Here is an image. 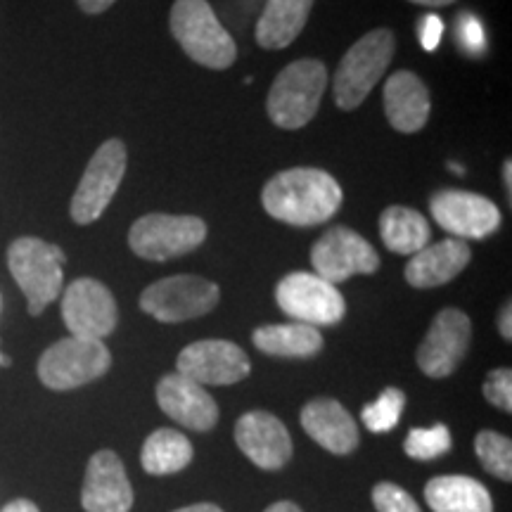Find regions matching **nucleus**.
Here are the masks:
<instances>
[{
	"label": "nucleus",
	"mask_w": 512,
	"mask_h": 512,
	"mask_svg": "<svg viewBox=\"0 0 512 512\" xmlns=\"http://www.w3.org/2000/svg\"><path fill=\"white\" fill-rule=\"evenodd\" d=\"M0 512H41V510H38L31 501H27V498H17V501L8 503Z\"/></svg>",
	"instance_id": "36"
},
{
	"label": "nucleus",
	"mask_w": 512,
	"mask_h": 512,
	"mask_svg": "<svg viewBox=\"0 0 512 512\" xmlns=\"http://www.w3.org/2000/svg\"><path fill=\"white\" fill-rule=\"evenodd\" d=\"M482 392L491 406L501 408V411H512V373L508 368L491 370L489 377L484 380Z\"/></svg>",
	"instance_id": "31"
},
{
	"label": "nucleus",
	"mask_w": 512,
	"mask_h": 512,
	"mask_svg": "<svg viewBox=\"0 0 512 512\" xmlns=\"http://www.w3.org/2000/svg\"><path fill=\"white\" fill-rule=\"evenodd\" d=\"M192 456H195V451H192L190 439L185 434L162 427L147 437L143 453H140V465L155 477L174 475L192 463Z\"/></svg>",
	"instance_id": "26"
},
{
	"label": "nucleus",
	"mask_w": 512,
	"mask_h": 512,
	"mask_svg": "<svg viewBox=\"0 0 512 512\" xmlns=\"http://www.w3.org/2000/svg\"><path fill=\"white\" fill-rule=\"evenodd\" d=\"M394 50L396 38L389 29H375L358 38L347 50V55L342 57L335 72V81H332L339 110L351 112L361 107V102L368 98L375 83L382 79L392 64Z\"/></svg>",
	"instance_id": "5"
},
{
	"label": "nucleus",
	"mask_w": 512,
	"mask_h": 512,
	"mask_svg": "<svg viewBox=\"0 0 512 512\" xmlns=\"http://www.w3.org/2000/svg\"><path fill=\"white\" fill-rule=\"evenodd\" d=\"M403 408H406V394H403L401 389L389 387L380 394V399L368 403V406L363 408L361 420L370 432L382 434L394 430V427L399 425Z\"/></svg>",
	"instance_id": "28"
},
{
	"label": "nucleus",
	"mask_w": 512,
	"mask_h": 512,
	"mask_svg": "<svg viewBox=\"0 0 512 512\" xmlns=\"http://www.w3.org/2000/svg\"><path fill=\"white\" fill-rule=\"evenodd\" d=\"M0 366H3V354H0Z\"/></svg>",
	"instance_id": "42"
},
{
	"label": "nucleus",
	"mask_w": 512,
	"mask_h": 512,
	"mask_svg": "<svg viewBox=\"0 0 512 512\" xmlns=\"http://www.w3.org/2000/svg\"><path fill=\"white\" fill-rule=\"evenodd\" d=\"M498 332H501L508 342L512 339V306H510V302L503 306L501 316H498Z\"/></svg>",
	"instance_id": "35"
},
{
	"label": "nucleus",
	"mask_w": 512,
	"mask_h": 512,
	"mask_svg": "<svg viewBox=\"0 0 512 512\" xmlns=\"http://www.w3.org/2000/svg\"><path fill=\"white\" fill-rule=\"evenodd\" d=\"M472 323L460 309H444L437 313L418 347V366L427 377L441 380L456 373L470 349Z\"/></svg>",
	"instance_id": "14"
},
{
	"label": "nucleus",
	"mask_w": 512,
	"mask_h": 512,
	"mask_svg": "<svg viewBox=\"0 0 512 512\" xmlns=\"http://www.w3.org/2000/svg\"><path fill=\"white\" fill-rule=\"evenodd\" d=\"M342 188L328 171L297 166L275 174L261 192L268 216L290 226H320L342 207Z\"/></svg>",
	"instance_id": "1"
},
{
	"label": "nucleus",
	"mask_w": 512,
	"mask_h": 512,
	"mask_svg": "<svg viewBox=\"0 0 512 512\" xmlns=\"http://www.w3.org/2000/svg\"><path fill=\"white\" fill-rule=\"evenodd\" d=\"M174 512H223V510L214 503H197V505H188V508H178Z\"/></svg>",
	"instance_id": "37"
},
{
	"label": "nucleus",
	"mask_w": 512,
	"mask_h": 512,
	"mask_svg": "<svg viewBox=\"0 0 512 512\" xmlns=\"http://www.w3.org/2000/svg\"><path fill=\"white\" fill-rule=\"evenodd\" d=\"M67 256L41 238H17L8 249V268L27 297L31 316H41L62 294Z\"/></svg>",
	"instance_id": "3"
},
{
	"label": "nucleus",
	"mask_w": 512,
	"mask_h": 512,
	"mask_svg": "<svg viewBox=\"0 0 512 512\" xmlns=\"http://www.w3.org/2000/svg\"><path fill=\"white\" fill-rule=\"evenodd\" d=\"M408 3L425 5V8H446V5H453L456 0H408Z\"/></svg>",
	"instance_id": "39"
},
{
	"label": "nucleus",
	"mask_w": 512,
	"mask_h": 512,
	"mask_svg": "<svg viewBox=\"0 0 512 512\" xmlns=\"http://www.w3.org/2000/svg\"><path fill=\"white\" fill-rule=\"evenodd\" d=\"M470 259L472 252L465 240H441L413 254L403 273H406L408 285L418 287V290H430V287L446 285L458 278L470 264Z\"/></svg>",
	"instance_id": "20"
},
{
	"label": "nucleus",
	"mask_w": 512,
	"mask_h": 512,
	"mask_svg": "<svg viewBox=\"0 0 512 512\" xmlns=\"http://www.w3.org/2000/svg\"><path fill=\"white\" fill-rule=\"evenodd\" d=\"M328 88V69L318 60H297L275 76L266 110L275 126L297 131L318 114L320 98Z\"/></svg>",
	"instance_id": "4"
},
{
	"label": "nucleus",
	"mask_w": 512,
	"mask_h": 512,
	"mask_svg": "<svg viewBox=\"0 0 512 512\" xmlns=\"http://www.w3.org/2000/svg\"><path fill=\"white\" fill-rule=\"evenodd\" d=\"M157 403L185 430L209 432L219 422V406L202 384L181 373L164 375L157 384Z\"/></svg>",
	"instance_id": "17"
},
{
	"label": "nucleus",
	"mask_w": 512,
	"mask_h": 512,
	"mask_svg": "<svg viewBox=\"0 0 512 512\" xmlns=\"http://www.w3.org/2000/svg\"><path fill=\"white\" fill-rule=\"evenodd\" d=\"M441 34H444V22L437 15L422 17L420 22V43L427 53H434L441 41Z\"/></svg>",
	"instance_id": "33"
},
{
	"label": "nucleus",
	"mask_w": 512,
	"mask_h": 512,
	"mask_svg": "<svg viewBox=\"0 0 512 512\" xmlns=\"http://www.w3.org/2000/svg\"><path fill=\"white\" fill-rule=\"evenodd\" d=\"M403 451L415 460H434L451 451V432L446 425H434L430 430L415 427L403 441Z\"/></svg>",
	"instance_id": "29"
},
{
	"label": "nucleus",
	"mask_w": 512,
	"mask_h": 512,
	"mask_svg": "<svg viewBox=\"0 0 512 512\" xmlns=\"http://www.w3.org/2000/svg\"><path fill=\"white\" fill-rule=\"evenodd\" d=\"M380 235L384 247L392 249L394 254L413 256L430 245L432 228L420 211L394 204L382 211Z\"/></svg>",
	"instance_id": "24"
},
{
	"label": "nucleus",
	"mask_w": 512,
	"mask_h": 512,
	"mask_svg": "<svg viewBox=\"0 0 512 512\" xmlns=\"http://www.w3.org/2000/svg\"><path fill=\"white\" fill-rule=\"evenodd\" d=\"M171 34L190 60L209 69H228L238 60V46L219 22L207 0H176L171 8Z\"/></svg>",
	"instance_id": "2"
},
{
	"label": "nucleus",
	"mask_w": 512,
	"mask_h": 512,
	"mask_svg": "<svg viewBox=\"0 0 512 512\" xmlns=\"http://www.w3.org/2000/svg\"><path fill=\"white\" fill-rule=\"evenodd\" d=\"M81 505L86 512H128L133 505V489L126 467L114 451H98L88 460L83 479Z\"/></svg>",
	"instance_id": "18"
},
{
	"label": "nucleus",
	"mask_w": 512,
	"mask_h": 512,
	"mask_svg": "<svg viewBox=\"0 0 512 512\" xmlns=\"http://www.w3.org/2000/svg\"><path fill=\"white\" fill-rule=\"evenodd\" d=\"M126 174V145L121 140L112 138L102 143L86 171H83L79 188L72 197V219L79 226H91L98 221L105 209L110 207L112 197L117 195L121 181Z\"/></svg>",
	"instance_id": "8"
},
{
	"label": "nucleus",
	"mask_w": 512,
	"mask_h": 512,
	"mask_svg": "<svg viewBox=\"0 0 512 512\" xmlns=\"http://www.w3.org/2000/svg\"><path fill=\"white\" fill-rule=\"evenodd\" d=\"M235 444L261 470L275 472L292 458V437L283 420L266 411H249L235 425Z\"/></svg>",
	"instance_id": "16"
},
{
	"label": "nucleus",
	"mask_w": 512,
	"mask_h": 512,
	"mask_svg": "<svg viewBox=\"0 0 512 512\" xmlns=\"http://www.w3.org/2000/svg\"><path fill=\"white\" fill-rule=\"evenodd\" d=\"M460 38H463L465 48L470 50V53H482L486 46L482 24H479L477 17L472 15L460 17Z\"/></svg>",
	"instance_id": "32"
},
{
	"label": "nucleus",
	"mask_w": 512,
	"mask_h": 512,
	"mask_svg": "<svg viewBox=\"0 0 512 512\" xmlns=\"http://www.w3.org/2000/svg\"><path fill=\"white\" fill-rule=\"evenodd\" d=\"M316 0H266L256 22V43L264 50H283L302 34Z\"/></svg>",
	"instance_id": "22"
},
{
	"label": "nucleus",
	"mask_w": 512,
	"mask_h": 512,
	"mask_svg": "<svg viewBox=\"0 0 512 512\" xmlns=\"http://www.w3.org/2000/svg\"><path fill=\"white\" fill-rule=\"evenodd\" d=\"M316 275L328 283H344L351 275H370L380 268L375 247L347 226H335L311 247Z\"/></svg>",
	"instance_id": "11"
},
{
	"label": "nucleus",
	"mask_w": 512,
	"mask_h": 512,
	"mask_svg": "<svg viewBox=\"0 0 512 512\" xmlns=\"http://www.w3.org/2000/svg\"><path fill=\"white\" fill-rule=\"evenodd\" d=\"M432 219L458 240H484L501 228V209L489 197L465 190H441L430 200Z\"/></svg>",
	"instance_id": "13"
},
{
	"label": "nucleus",
	"mask_w": 512,
	"mask_h": 512,
	"mask_svg": "<svg viewBox=\"0 0 512 512\" xmlns=\"http://www.w3.org/2000/svg\"><path fill=\"white\" fill-rule=\"evenodd\" d=\"M252 342L264 354L283 358H309L323 349V335L318 328L304 323L264 325V328L254 330Z\"/></svg>",
	"instance_id": "25"
},
{
	"label": "nucleus",
	"mask_w": 512,
	"mask_h": 512,
	"mask_svg": "<svg viewBox=\"0 0 512 512\" xmlns=\"http://www.w3.org/2000/svg\"><path fill=\"white\" fill-rule=\"evenodd\" d=\"M207 238V226L197 216L147 214L128 230L133 254L147 261H169L197 249Z\"/></svg>",
	"instance_id": "9"
},
{
	"label": "nucleus",
	"mask_w": 512,
	"mask_h": 512,
	"mask_svg": "<svg viewBox=\"0 0 512 512\" xmlns=\"http://www.w3.org/2000/svg\"><path fill=\"white\" fill-rule=\"evenodd\" d=\"M430 110V91L418 74L396 72L384 83V114L399 133H418Z\"/></svg>",
	"instance_id": "21"
},
{
	"label": "nucleus",
	"mask_w": 512,
	"mask_h": 512,
	"mask_svg": "<svg viewBox=\"0 0 512 512\" xmlns=\"http://www.w3.org/2000/svg\"><path fill=\"white\" fill-rule=\"evenodd\" d=\"M475 451L479 463L486 472L510 482L512 479V441L494 430H482L475 439Z\"/></svg>",
	"instance_id": "27"
},
{
	"label": "nucleus",
	"mask_w": 512,
	"mask_h": 512,
	"mask_svg": "<svg viewBox=\"0 0 512 512\" xmlns=\"http://www.w3.org/2000/svg\"><path fill=\"white\" fill-rule=\"evenodd\" d=\"M425 498L434 512H494L489 489L463 475L434 477L425 486Z\"/></svg>",
	"instance_id": "23"
},
{
	"label": "nucleus",
	"mask_w": 512,
	"mask_h": 512,
	"mask_svg": "<svg viewBox=\"0 0 512 512\" xmlns=\"http://www.w3.org/2000/svg\"><path fill=\"white\" fill-rule=\"evenodd\" d=\"M448 169H451L453 174H458V176H463V174H465V169H460V166H458L456 162H451V164H448Z\"/></svg>",
	"instance_id": "41"
},
{
	"label": "nucleus",
	"mask_w": 512,
	"mask_h": 512,
	"mask_svg": "<svg viewBox=\"0 0 512 512\" xmlns=\"http://www.w3.org/2000/svg\"><path fill=\"white\" fill-rule=\"evenodd\" d=\"M79 8L86 12V15H102L105 10H110L117 0H76Z\"/></svg>",
	"instance_id": "34"
},
{
	"label": "nucleus",
	"mask_w": 512,
	"mask_h": 512,
	"mask_svg": "<svg viewBox=\"0 0 512 512\" xmlns=\"http://www.w3.org/2000/svg\"><path fill=\"white\" fill-rule=\"evenodd\" d=\"M62 320L74 337L105 339L119 323L112 292L93 278H79L62 294Z\"/></svg>",
	"instance_id": "12"
},
{
	"label": "nucleus",
	"mask_w": 512,
	"mask_h": 512,
	"mask_svg": "<svg viewBox=\"0 0 512 512\" xmlns=\"http://www.w3.org/2000/svg\"><path fill=\"white\" fill-rule=\"evenodd\" d=\"M176 368L178 373L202 387L204 384L226 387V384L245 380L252 370V363L238 344L226 342V339H202L178 354Z\"/></svg>",
	"instance_id": "15"
},
{
	"label": "nucleus",
	"mask_w": 512,
	"mask_h": 512,
	"mask_svg": "<svg viewBox=\"0 0 512 512\" xmlns=\"http://www.w3.org/2000/svg\"><path fill=\"white\" fill-rule=\"evenodd\" d=\"M275 302L287 316L311 328L337 325L347 313L342 292L316 273L285 275L275 287Z\"/></svg>",
	"instance_id": "10"
},
{
	"label": "nucleus",
	"mask_w": 512,
	"mask_h": 512,
	"mask_svg": "<svg viewBox=\"0 0 512 512\" xmlns=\"http://www.w3.org/2000/svg\"><path fill=\"white\" fill-rule=\"evenodd\" d=\"M221 290L200 275H171L140 294V309L159 323H183L207 316L219 306Z\"/></svg>",
	"instance_id": "7"
},
{
	"label": "nucleus",
	"mask_w": 512,
	"mask_h": 512,
	"mask_svg": "<svg viewBox=\"0 0 512 512\" xmlns=\"http://www.w3.org/2000/svg\"><path fill=\"white\" fill-rule=\"evenodd\" d=\"M373 503L377 512H422L415 498L401 486L382 482L375 486Z\"/></svg>",
	"instance_id": "30"
},
{
	"label": "nucleus",
	"mask_w": 512,
	"mask_h": 512,
	"mask_svg": "<svg viewBox=\"0 0 512 512\" xmlns=\"http://www.w3.org/2000/svg\"><path fill=\"white\" fill-rule=\"evenodd\" d=\"M503 181H505V192H508V197L512 195V162L503 164Z\"/></svg>",
	"instance_id": "40"
},
{
	"label": "nucleus",
	"mask_w": 512,
	"mask_h": 512,
	"mask_svg": "<svg viewBox=\"0 0 512 512\" xmlns=\"http://www.w3.org/2000/svg\"><path fill=\"white\" fill-rule=\"evenodd\" d=\"M266 512H302V508L290 501H280V503H273L271 508H266Z\"/></svg>",
	"instance_id": "38"
},
{
	"label": "nucleus",
	"mask_w": 512,
	"mask_h": 512,
	"mask_svg": "<svg viewBox=\"0 0 512 512\" xmlns=\"http://www.w3.org/2000/svg\"><path fill=\"white\" fill-rule=\"evenodd\" d=\"M302 427L318 446L335 456H347L358 446L356 420L335 399H313L306 403Z\"/></svg>",
	"instance_id": "19"
},
{
	"label": "nucleus",
	"mask_w": 512,
	"mask_h": 512,
	"mask_svg": "<svg viewBox=\"0 0 512 512\" xmlns=\"http://www.w3.org/2000/svg\"><path fill=\"white\" fill-rule=\"evenodd\" d=\"M112 366V354L102 339L64 337L38 358V380L53 392H69L95 382Z\"/></svg>",
	"instance_id": "6"
}]
</instances>
